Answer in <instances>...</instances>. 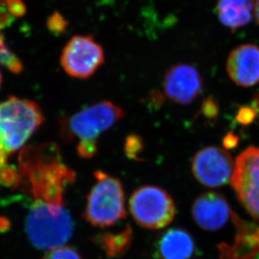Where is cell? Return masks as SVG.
<instances>
[{
    "label": "cell",
    "mask_w": 259,
    "mask_h": 259,
    "mask_svg": "<svg viewBox=\"0 0 259 259\" xmlns=\"http://www.w3.org/2000/svg\"><path fill=\"white\" fill-rule=\"evenodd\" d=\"M201 110L205 117L212 119V118L217 117L219 109L214 100L211 98H209L204 101V104L202 105Z\"/></svg>",
    "instance_id": "cell-22"
},
{
    "label": "cell",
    "mask_w": 259,
    "mask_h": 259,
    "mask_svg": "<svg viewBox=\"0 0 259 259\" xmlns=\"http://www.w3.org/2000/svg\"><path fill=\"white\" fill-rule=\"evenodd\" d=\"M133 239V232L129 225H126L120 232H105L96 237V243L110 258H119L130 250Z\"/></svg>",
    "instance_id": "cell-15"
},
{
    "label": "cell",
    "mask_w": 259,
    "mask_h": 259,
    "mask_svg": "<svg viewBox=\"0 0 259 259\" xmlns=\"http://www.w3.org/2000/svg\"><path fill=\"white\" fill-rule=\"evenodd\" d=\"M203 90V79L192 65L179 63L170 67L163 78V91L172 102L192 104Z\"/></svg>",
    "instance_id": "cell-9"
},
{
    "label": "cell",
    "mask_w": 259,
    "mask_h": 259,
    "mask_svg": "<svg viewBox=\"0 0 259 259\" xmlns=\"http://www.w3.org/2000/svg\"><path fill=\"white\" fill-rule=\"evenodd\" d=\"M156 252L159 259H191L195 252V242L186 230L171 228L160 236Z\"/></svg>",
    "instance_id": "cell-13"
},
{
    "label": "cell",
    "mask_w": 259,
    "mask_h": 259,
    "mask_svg": "<svg viewBox=\"0 0 259 259\" xmlns=\"http://www.w3.org/2000/svg\"><path fill=\"white\" fill-rule=\"evenodd\" d=\"M43 121L40 106L31 100L11 97L0 103V165L24 147Z\"/></svg>",
    "instance_id": "cell-2"
},
{
    "label": "cell",
    "mask_w": 259,
    "mask_h": 259,
    "mask_svg": "<svg viewBox=\"0 0 259 259\" xmlns=\"http://www.w3.org/2000/svg\"><path fill=\"white\" fill-rule=\"evenodd\" d=\"M5 5L14 17H20L26 11V8L21 0H8Z\"/></svg>",
    "instance_id": "cell-20"
},
{
    "label": "cell",
    "mask_w": 259,
    "mask_h": 259,
    "mask_svg": "<svg viewBox=\"0 0 259 259\" xmlns=\"http://www.w3.org/2000/svg\"><path fill=\"white\" fill-rule=\"evenodd\" d=\"M254 15L259 25V0H256L254 3Z\"/></svg>",
    "instance_id": "cell-26"
},
{
    "label": "cell",
    "mask_w": 259,
    "mask_h": 259,
    "mask_svg": "<svg viewBox=\"0 0 259 259\" xmlns=\"http://www.w3.org/2000/svg\"><path fill=\"white\" fill-rule=\"evenodd\" d=\"M8 0H0V5H5V3L7 2Z\"/></svg>",
    "instance_id": "cell-27"
},
{
    "label": "cell",
    "mask_w": 259,
    "mask_h": 259,
    "mask_svg": "<svg viewBox=\"0 0 259 259\" xmlns=\"http://www.w3.org/2000/svg\"><path fill=\"white\" fill-rule=\"evenodd\" d=\"M227 70L236 84L251 87L258 83V47L244 44L235 48L227 58Z\"/></svg>",
    "instance_id": "cell-11"
},
{
    "label": "cell",
    "mask_w": 259,
    "mask_h": 259,
    "mask_svg": "<svg viewBox=\"0 0 259 259\" xmlns=\"http://www.w3.org/2000/svg\"><path fill=\"white\" fill-rule=\"evenodd\" d=\"M217 17L222 25L231 30L247 25L254 15L253 0H218Z\"/></svg>",
    "instance_id": "cell-14"
},
{
    "label": "cell",
    "mask_w": 259,
    "mask_h": 259,
    "mask_svg": "<svg viewBox=\"0 0 259 259\" xmlns=\"http://www.w3.org/2000/svg\"><path fill=\"white\" fill-rule=\"evenodd\" d=\"M144 148L143 139L137 135H130L126 137L124 145V151L130 159L140 161V155Z\"/></svg>",
    "instance_id": "cell-17"
},
{
    "label": "cell",
    "mask_w": 259,
    "mask_h": 259,
    "mask_svg": "<svg viewBox=\"0 0 259 259\" xmlns=\"http://www.w3.org/2000/svg\"><path fill=\"white\" fill-rule=\"evenodd\" d=\"M95 179L88 194L82 217L94 227H111L125 218V190L122 183L102 171L94 172Z\"/></svg>",
    "instance_id": "cell-4"
},
{
    "label": "cell",
    "mask_w": 259,
    "mask_h": 259,
    "mask_svg": "<svg viewBox=\"0 0 259 259\" xmlns=\"http://www.w3.org/2000/svg\"><path fill=\"white\" fill-rule=\"evenodd\" d=\"M124 116L122 108L109 100H103L63 119L61 132L67 142L77 140V155L90 159L97 154L99 137Z\"/></svg>",
    "instance_id": "cell-1"
},
{
    "label": "cell",
    "mask_w": 259,
    "mask_h": 259,
    "mask_svg": "<svg viewBox=\"0 0 259 259\" xmlns=\"http://www.w3.org/2000/svg\"><path fill=\"white\" fill-rule=\"evenodd\" d=\"M48 25L52 32L54 34H60L67 27V22L62 15L56 13L49 18Z\"/></svg>",
    "instance_id": "cell-19"
},
{
    "label": "cell",
    "mask_w": 259,
    "mask_h": 259,
    "mask_svg": "<svg viewBox=\"0 0 259 259\" xmlns=\"http://www.w3.org/2000/svg\"><path fill=\"white\" fill-rule=\"evenodd\" d=\"M232 221L237 227V238L231 246L219 245L221 259H255L259 256V227L244 222L233 212Z\"/></svg>",
    "instance_id": "cell-12"
},
{
    "label": "cell",
    "mask_w": 259,
    "mask_h": 259,
    "mask_svg": "<svg viewBox=\"0 0 259 259\" xmlns=\"http://www.w3.org/2000/svg\"><path fill=\"white\" fill-rule=\"evenodd\" d=\"M231 184L242 206L259 221V147H248L237 157Z\"/></svg>",
    "instance_id": "cell-7"
},
{
    "label": "cell",
    "mask_w": 259,
    "mask_h": 259,
    "mask_svg": "<svg viewBox=\"0 0 259 259\" xmlns=\"http://www.w3.org/2000/svg\"><path fill=\"white\" fill-rule=\"evenodd\" d=\"M191 213L194 222L201 229L215 232L227 224L233 211L222 194L209 191L197 197Z\"/></svg>",
    "instance_id": "cell-10"
},
{
    "label": "cell",
    "mask_w": 259,
    "mask_h": 259,
    "mask_svg": "<svg viewBox=\"0 0 259 259\" xmlns=\"http://www.w3.org/2000/svg\"><path fill=\"white\" fill-rule=\"evenodd\" d=\"M13 20L14 16L10 14L6 6L0 5V30L10 26Z\"/></svg>",
    "instance_id": "cell-23"
},
{
    "label": "cell",
    "mask_w": 259,
    "mask_h": 259,
    "mask_svg": "<svg viewBox=\"0 0 259 259\" xmlns=\"http://www.w3.org/2000/svg\"><path fill=\"white\" fill-rule=\"evenodd\" d=\"M0 64L14 73H19L23 69L20 59L5 45V39L0 32Z\"/></svg>",
    "instance_id": "cell-16"
},
{
    "label": "cell",
    "mask_w": 259,
    "mask_h": 259,
    "mask_svg": "<svg viewBox=\"0 0 259 259\" xmlns=\"http://www.w3.org/2000/svg\"><path fill=\"white\" fill-rule=\"evenodd\" d=\"M132 218L150 230L167 227L176 215V204L166 190L155 185H143L132 193L129 200Z\"/></svg>",
    "instance_id": "cell-5"
},
{
    "label": "cell",
    "mask_w": 259,
    "mask_h": 259,
    "mask_svg": "<svg viewBox=\"0 0 259 259\" xmlns=\"http://www.w3.org/2000/svg\"><path fill=\"white\" fill-rule=\"evenodd\" d=\"M60 63L70 77L88 79L105 63V52L92 36L75 35L63 48Z\"/></svg>",
    "instance_id": "cell-6"
},
{
    "label": "cell",
    "mask_w": 259,
    "mask_h": 259,
    "mask_svg": "<svg viewBox=\"0 0 259 259\" xmlns=\"http://www.w3.org/2000/svg\"><path fill=\"white\" fill-rule=\"evenodd\" d=\"M234 166L229 152L214 146L199 150L191 161V171L195 180L208 188L227 185L232 179Z\"/></svg>",
    "instance_id": "cell-8"
},
{
    "label": "cell",
    "mask_w": 259,
    "mask_h": 259,
    "mask_svg": "<svg viewBox=\"0 0 259 259\" xmlns=\"http://www.w3.org/2000/svg\"><path fill=\"white\" fill-rule=\"evenodd\" d=\"M1 84H2V74L0 72V88H1Z\"/></svg>",
    "instance_id": "cell-28"
},
{
    "label": "cell",
    "mask_w": 259,
    "mask_h": 259,
    "mask_svg": "<svg viewBox=\"0 0 259 259\" xmlns=\"http://www.w3.org/2000/svg\"><path fill=\"white\" fill-rule=\"evenodd\" d=\"M256 117V112L251 107H243L237 113V120L241 124L247 125L252 123Z\"/></svg>",
    "instance_id": "cell-21"
},
{
    "label": "cell",
    "mask_w": 259,
    "mask_h": 259,
    "mask_svg": "<svg viewBox=\"0 0 259 259\" xmlns=\"http://www.w3.org/2000/svg\"><path fill=\"white\" fill-rule=\"evenodd\" d=\"M224 147L227 148H232L237 144V138L236 136L232 134H228L224 138Z\"/></svg>",
    "instance_id": "cell-24"
},
{
    "label": "cell",
    "mask_w": 259,
    "mask_h": 259,
    "mask_svg": "<svg viewBox=\"0 0 259 259\" xmlns=\"http://www.w3.org/2000/svg\"><path fill=\"white\" fill-rule=\"evenodd\" d=\"M43 259H82L77 251L71 247L63 246L50 250Z\"/></svg>",
    "instance_id": "cell-18"
},
{
    "label": "cell",
    "mask_w": 259,
    "mask_h": 259,
    "mask_svg": "<svg viewBox=\"0 0 259 259\" xmlns=\"http://www.w3.org/2000/svg\"><path fill=\"white\" fill-rule=\"evenodd\" d=\"M25 229L34 247L50 251L69 241L73 233V222L64 204L33 200L29 205Z\"/></svg>",
    "instance_id": "cell-3"
},
{
    "label": "cell",
    "mask_w": 259,
    "mask_h": 259,
    "mask_svg": "<svg viewBox=\"0 0 259 259\" xmlns=\"http://www.w3.org/2000/svg\"><path fill=\"white\" fill-rule=\"evenodd\" d=\"M9 221L5 218H0V232H5L9 229Z\"/></svg>",
    "instance_id": "cell-25"
}]
</instances>
